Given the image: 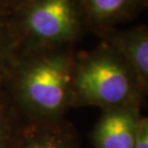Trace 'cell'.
Returning a JSON list of instances; mask_svg holds the SVG:
<instances>
[{
  "instance_id": "cell-1",
  "label": "cell",
  "mask_w": 148,
  "mask_h": 148,
  "mask_svg": "<svg viewBox=\"0 0 148 148\" xmlns=\"http://www.w3.org/2000/svg\"><path fill=\"white\" fill-rule=\"evenodd\" d=\"M76 47L18 49L3 88L27 122H54L73 109Z\"/></svg>"
},
{
  "instance_id": "cell-2",
  "label": "cell",
  "mask_w": 148,
  "mask_h": 148,
  "mask_svg": "<svg viewBox=\"0 0 148 148\" xmlns=\"http://www.w3.org/2000/svg\"><path fill=\"white\" fill-rule=\"evenodd\" d=\"M147 90L116 51L101 41L90 51L76 52L71 84L73 108L101 110L143 104Z\"/></svg>"
},
{
  "instance_id": "cell-3",
  "label": "cell",
  "mask_w": 148,
  "mask_h": 148,
  "mask_svg": "<svg viewBox=\"0 0 148 148\" xmlns=\"http://www.w3.org/2000/svg\"><path fill=\"white\" fill-rule=\"evenodd\" d=\"M9 19L18 49L76 47L88 32L80 0H29Z\"/></svg>"
},
{
  "instance_id": "cell-4",
  "label": "cell",
  "mask_w": 148,
  "mask_h": 148,
  "mask_svg": "<svg viewBox=\"0 0 148 148\" xmlns=\"http://www.w3.org/2000/svg\"><path fill=\"white\" fill-rule=\"evenodd\" d=\"M142 104L102 110L92 131L95 148H133Z\"/></svg>"
},
{
  "instance_id": "cell-5",
  "label": "cell",
  "mask_w": 148,
  "mask_h": 148,
  "mask_svg": "<svg viewBox=\"0 0 148 148\" xmlns=\"http://www.w3.org/2000/svg\"><path fill=\"white\" fill-rule=\"evenodd\" d=\"M100 40L110 45L126 60L145 89L148 88V29L139 24L130 29H112L102 33Z\"/></svg>"
},
{
  "instance_id": "cell-6",
  "label": "cell",
  "mask_w": 148,
  "mask_h": 148,
  "mask_svg": "<svg viewBox=\"0 0 148 148\" xmlns=\"http://www.w3.org/2000/svg\"><path fill=\"white\" fill-rule=\"evenodd\" d=\"M88 31L100 36L136 18L148 0H80Z\"/></svg>"
},
{
  "instance_id": "cell-7",
  "label": "cell",
  "mask_w": 148,
  "mask_h": 148,
  "mask_svg": "<svg viewBox=\"0 0 148 148\" xmlns=\"http://www.w3.org/2000/svg\"><path fill=\"white\" fill-rule=\"evenodd\" d=\"M16 148H81L75 126L66 119L27 122Z\"/></svg>"
},
{
  "instance_id": "cell-8",
  "label": "cell",
  "mask_w": 148,
  "mask_h": 148,
  "mask_svg": "<svg viewBox=\"0 0 148 148\" xmlns=\"http://www.w3.org/2000/svg\"><path fill=\"white\" fill-rule=\"evenodd\" d=\"M27 120L0 87V148H16Z\"/></svg>"
},
{
  "instance_id": "cell-9",
  "label": "cell",
  "mask_w": 148,
  "mask_h": 148,
  "mask_svg": "<svg viewBox=\"0 0 148 148\" xmlns=\"http://www.w3.org/2000/svg\"><path fill=\"white\" fill-rule=\"evenodd\" d=\"M16 52L18 45L9 16L0 13V87L5 84Z\"/></svg>"
},
{
  "instance_id": "cell-10",
  "label": "cell",
  "mask_w": 148,
  "mask_h": 148,
  "mask_svg": "<svg viewBox=\"0 0 148 148\" xmlns=\"http://www.w3.org/2000/svg\"><path fill=\"white\" fill-rule=\"evenodd\" d=\"M133 148H148V119L142 115L138 121Z\"/></svg>"
},
{
  "instance_id": "cell-11",
  "label": "cell",
  "mask_w": 148,
  "mask_h": 148,
  "mask_svg": "<svg viewBox=\"0 0 148 148\" xmlns=\"http://www.w3.org/2000/svg\"><path fill=\"white\" fill-rule=\"evenodd\" d=\"M29 0H0V13L10 16Z\"/></svg>"
}]
</instances>
